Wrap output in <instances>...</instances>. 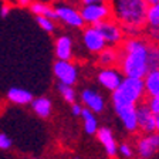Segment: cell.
<instances>
[{"mask_svg": "<svg viewBox=\"0 0 159 159\" xmlns=\"http://www.w3.org/2000/svg\"><path fill=\"white\" fill-rule=\"evenodd\" d=\"M83 108H84V107L81 105V104H78V102L71 104V112H73V115H75V116L81 115V111H83Z\"/></svg>", "mask_w": 159, "mask_h": 159, "instance_id": "cell-29", "label": "cell"}, {"mask_svg": "<svg viewBox=\"0 0 159 159\" xmlns=\"http://www.w3.org/2000/svg\"><path fill=\"white\" fill-rule=\"evenodd\" d=\"M148 71H159V43L148 46Z\"/></svg>", "mask_w": 159, "mask_h": 159, "instance_id": "cell-22", "label": "cell"}, {"mask_svg": "<svg viewBox=\"0 0 159 159\" xmlns=\"http://www.w3.org/2000/svg\"><path fill=\"white\" fill-rule=\"evenodd\" d=\"M57 88H58L61 97L64 98V101H67V102H70V104H74V102H75L77 93H75V89H74L73 87L63 85V84H57Z\"/></svg>", "mask_w": 159, "mask_h": 159, "instance_id": "cell-24", "label": "cell"}, {"mask_svg": "<svg viewBox=\"0 0 159 159\" xmlns=\"http://www.w3.org/2000/svg\"><path fill=\"white\" fill-rule=\"evenodd\" d=\"M10 10H11V4L9 3H3L2 7H0V16L2 17H7L10 13Z\"/></svg>", "mask_w": 159, "mask_h": 159, "instance_id": "cell-30", "label": "cell"}, {"mask_svg": "<svg viewBox=\"0 0 159 159\" xmlns=\"http://www.w3.org/2000/svg\"><path fill=\"white\" fill-rule=\"evenodd\" d=\"M145 29H159V10L155 4L149 6V9H148Z\"/></svg>", "mask_w": 159, "mask_h": 159, "instance_id": "cell-23", "label": "cell"}, {"mask_svg": "<svg viewBox=\"0 0 159 159\" xmlns=\"http://www.w3.org/2000/svg\"><path fill=\"white\" fill-rule=\"evenodd\" d=\"M74 159H81V158H78V156H75V158H74Z\"/></svg>", "mask_w": 159, "mask_h": 159, "instance_id": "cell-36", "label": "cell"}, {"mask_svg": "<svg viewBox=\"0 0 159 159\" xmlns=\"http://www.w3.org/2000/svg\"><path fill=\"white\" fill-rule=\"evenodd\" d=\"M97 63L101 68L116 67L119 63V47H105L101 53L97 54Z\"/></svg>", "mask_w": 159, "mask_h": 159, "instance_id": "cell-16", "label": "cell"}, {"mask_svg": "<svg viewBox=\"0 0 159 159\" xmlns=\"http://www.w3.org/2000/svg\"><path fill=\"white\" fill-rule=\"evenodd\" d=\"M81 102L93 114L102 112L104 108H105V101H104L102 95H99L98 93H95V91L89 88H85L81 91Z\"/></svg>", "mask_w": 159, "mask_h": 159, "instance_id": "cell-14", "label": "cell"}, {"mask_svg": "<svg viewBox=\"0 0 159 159\" xmlns=\"http://www.w3.org/2000/svg\"><path fill=\"white\" fill-rule=\"evenodd\" d=\"M54 11H56V20L61 21L66 26L73 29H84L85 26L80 10L71 4H57L54 7Z\"/></svg>", "mask_w": 159, "mask_h": 159, "instance_id": "cell-7", "label": "cell"}, {"mask_svg": "<svg viewBox=\"0 0 159 159\" xmlns=\"http://www.w3.org/2000/svg\"><path fill=\"white\" fill-rule=\"evenodd\" d=\"M97 80L98 83L104 87L105 89L114 93L118 89L124 80L122 73L119 71L118 67H109V68H101L97 74Z\"/></svg>", "mask_w": 159, "mask_h": 159, "instance_id": "cell-10", "label": "cell"}, {"mask_svg": "<svg viewBox=\"0 0 159 159\" xmlns=\"http://www.w3.org/2000/svg\"><path fill=\"white\" fill-rule=\"evenodd\" d=\"M145 2L149 4V6H153V4L158 3V0H145Z\"/></svg>", "mask_w": 159, "mask_h": 159, "instance_id": "cell-33", "label": "cell"}, {"mask_svg": "<svg viewBox=\"0 0 159 159\" xmlns=\"http://www.w3.org/2000/svg\"><path fill=\"white\" fill-rule=\"evenodd\" d=\"M111 19L122 27L125 37L143 36L149 4L145 0H108Z\"/></svg>", "mask_w": 159, "mask_h": 159, "instance_id": "cell-1", "label": "cell"}, {"mask_svg": "<svg viewBox=\"0 0 159 159\" xmlns=\"http://www.w3.org/2000/svg\"><path fill=\"white\" fill-rule=\"evenodd\" d=\"M29 9L36 17H47V19L56 20V11H54V7L50 6V4H47V3L39 2V0H33Z\"/></svg>", "mask_w": 159, "mask_h": 159, "instance_id": "cell-20", "label": "cell"}, {"mask_svg": "<svg viewBox=\"0 0 159 159\" xmlns=\"http://www.w3.org/2000/svg\"><path fill=\"white\" fill-rule=\"evenodd\" d=\"M31 2H33V0H16V3L19 4L20 7H30Z\"/></svg>", "mask_w": 159, "mask_h": 159, "instance_id": "cell-32", "label": "cell"}, {"mask_svg": "<svg viewBox=\"0 0 159 159\" xmlns=\"http://www.w3.org/2000/svg\"><path fill=\"white\" fill-rule=\"evenodd\" d=\"M142 80L146 97L159 98V71H148V74Z\"/></svg>", "mask_w": 159, "mask_h": 159, "instance_id": "cell-18", "label": "cell"}, {"mask_svg": "<svg viewBox=\"0 0 159 159\" xmlns=\"http://www.w3.org/2000/svg\"><path fill=\"white\" fill-rule=\"evenodd\" d=\"M159 149V134L143 135L136 141V151L142 159H149Z\"/></svg>", "mask_w": 159, "mask_h": 159, "instance_id": "cell-12", "label": "cell"}, {"mask_svg": "<svg viewBox=\"0 0 159 159\" xmlns=\"http://www.w3.org/2000/svg\"><path fill=\"white\" fill-rule=\"evenodd\" d=\"M83 43L89 53L98 54L107 47V43L98 29L94 26H87L83 29Z\"/></svg>", "mask_w": 159, "mask_h": 159, "instance_id": "cell-9", "label": "cell"}, {"mask_svg": "<svg viewBox=\"0 0 159 159\" xmlns=\"http://www.w3.org/2000/svg\"><path fill=\"white\" fill-rule=\"evenodd\" d=\"M7 99L10 102L17 104V105H27L33 101V94L29 89L20 88V87H11L7 91Z\"/></svg>", "mask_w": 159, "mask_h": 159, "instance_id": "cell-17", "label": "cell"}, {"mask_svg": "<svg viewBox=\"0 0 159 159\" xmlns=\"http://www.w3.org/2000/svg\"><path fill=\"white\" fill-rule=\"evenodd\" d=\"M155 6H156V7H158V10H159V0H158V3H156V4H155Z\"/></svg>", "mask_w": 159, "mask_h": 159, "instance_id": "cell-35", "label": "cell"}, {"mask_svg": "<svg viewBox=\"0 0 159 159\" xmlns=\"http://www.w3.org/2000/svg\"><path fill=\"white\" fill-rule=\"evenodd\" d=\"M54 53H56V58L60 60V61H73V54H74L73 39L70 36L57 37L56 44H54Z\"/></svg>", "mask_w": 159, "mask_h": 159, "instance_id": "cell-13", "label": "cell"}, {"mask_svg": "<svg viewBox=\"0 0 159 159\" xmlns=\"http://www.w3.org/2000/svg\"><path fill=\"white\" fill-rule=\"evenodd\" d=\"M31 108L36 112V115H39L40 118H47L51 114L53 102H51V99L48 97H39V98H33Z\"/></svg>", "mask_w": 159, "mask_h": 159, "instance_id": "cell-19", "label": "cell"}, {"mask_svg": "<svg viewBox=\"0 0 159 159\" xmlns=\"http://www.w3.org/2000/svg\"><path fill=\"white\" fill-rule=\"evenodd\" d=\"M53 73L58 84L73 87L78 78V70L73 61H60L56 60L53 64Z\"/></svg>", "mask_w": 159, "mask_h": 159, "instance_id": "cell-8", "label": "cell"}, {"mask_svg": "<svg viewBox=\"0 0 159 159\" xmlns=\"http://www.w3.org/2000/svg\"><path fill=\"white\" fill-rule=\"evenodd\" d=\"M148 46L143 36L125 37L119 46L118 68L124 77L143 78L148 74Z\"/></svg>", "mask_w": 159, "mask_h": 159, "instance_id": "cell-2", "label": "cell"}, {"mask_svg": "<svg viewBox=\"0 0 159 159\" xmlns=\"http://www.w3.org/2000/svg\"><path fill=\"white\" fill-rule=\"evenodd\" d=\"M118 152L121 153V155L124 156V158H132V148H131V145L126 142H122L121 145L118 146Z\"/></svg>", "mask_w": 159, "mask_h": 159, "instance_id": "cell-27", "label": "cell"}, {"mask_svg": "<svg viewBox=\"0 0 159 159\" xmlns=\"http://www.w3.org/2000/svg\"><path fill=\"white\" fill-rule=\"evenodd\" d=\"M95 135L98 136L99 142L102 143L107 155H108L109 158H115L116 153H118V145H116V141H115V138H114L112 131L109 128H107V126H102V128H98Z\"/></svg>", "mask_w": 159, "mask_h": 159, "instance_id": "cell-15", "label": "cell"}, {"mask_svg": "<svg viewBox=\"0 0 159 159\" xmlns=\"http://www.w3.org/2000/svg\"><path fill=\"white\" fill-rule=\"evenodd\" d=\"M11 146V139L6 135V134H0V149L2 151H6V149H10Z\"/></svg>", "mask_w": 159, "mask_h": 159, "instance_id": "cell-28", "label": "cell"}, {"mask_svg": "<svg viewBox=\"0 0 159 159\" xmlns=\"http://www.w3.org/2000/svg\"><path fill=\"white\" fill-rule=\"evenodd\" d=\"M80 116H81L84 121V131H85L88 135H95L97 131H98V121H97L95 114H93L87 108H83Z\"/></svg>", "mask_w": 159, "mask_h": 159, "instance_id": "cell-21", "label": "cell"}, {"mask_svg": "<svg viewBox=\"0 0 159 159\" xmlns=\"http://www.w3.org/2000/svg\"><path fill=\"white\" fill-rule=\"evenodd\" d=\"M81 17L84 20V24L87 26H98L102 21L111 19V10H109L108 3H98L91 4V6H81L80 9Z\"/></svg>", "mask_w": 159, "mask_h": 159, "instance_id": "cell-4", "label": "cell"}, {"mask_svg": "<svg viewBox=\"0 0 159 159\" xmlns=\"http://www.w3.org/2000/svg\"><path fill=\"white\" fill-rule=\"evenodd\" d=\"M156 132L159 134V116H156Z\"/></svg>", "mask_w": 159, "mask_h": 159, "instance_id": "cell-34", "label": "cell"}, {"mask_svg": "<svg viewBox=\"0 0 159 159\" xmlns=\"http://www.w3.org/2000/svg\"><path fill=\"white\" fill-rule=\"evenodd\" d=\"M101 36L104 37L107 43V47H119L125 40V34H124L122 27L119 26L114 19H108L102 21L101 24L95 26Z\"/></svg>", "mask_w": 159, "mask_h": 159, "instance_id": "cell-6", "label": "cell"}, {"mask_svg": "<svg viewBox=\"0 0 159 159\" xmlns=\"http://www.w3.org/2000/svg\"><path fill=\"white\" fill-rule=\"evenodd\" d=\"M145 104L149 108V111L155 116H159V98H153V97H146Z\"/></svg>", "mask_w": 159, "mask_h": 159, "instance_id": "cell-26", "label": "cell"}, {"mask_svg": "<svg viewBox=\"0 0 159 159\" xmlns=\"http://www.w3.org/2000/svg\"><path fill=\"white\" fill-rule=\"evenodd\" d=\"M111 101H112L114 111L118 115V118L122 121V125L125 126L126 131H129V132L138 131V121H136V112H135L136 105L128 104L125 101H121V99L116 98H111Z\"/></svg>", "mask_w": 159, "mask_h": 159, "instance_id": "cell-5", "label": "cell"}, {"mask_svg": "<svg viewBox=\"0 0 159 159\" xmlns=\"http://www.w3.org/2000/svg\"><path fill=\"white\" fill-rule=\"evenodd\" d=\"M111 98L121 99V101H125V102L132 104V105H138V104L143 102L146 98L143 80L124 77L118 89L111 93Z\"/></svg>", "mask_w": 159, "mask_h": 159, "instance_id": "cell-3", "label": "cell"}, {"mask_svg": "<svg viewBox=\"0 0 159 159\" xmlns=\"http://www.w3.org/2000/svg\"><path fill=\"white\" fill-rule=\"evenodd\" d=\"M135 112H136V121H138V129H141L146 135L156 132V116L149 111L145 101L136 105Z\"/></svg>", "mask_w": 159, "mask_h": 159, "instance_id": "cell-11", "label": "cell"}, {"mask_svg": "<svg viewBox=\"0 0 159 159\" xmlns=\"http://www.w3.org/2000/svg\"><path fill=\"white\" fill-rule=\"evenodd\" d=\"M31 159H37V158H31Z\"/></svg>", "mask_w": 159, "mask_h": 159, "instance_id": "cell-37", "label": "cell"}, {"mask_svg": "<svg viewBox=\"0 0 159 159\" xmlns=\"http://www.w3.org/2000/svg\"><path fill=\"white\" fill-rule=\"evenodd\" d=\"M81 6H91V4H98V3H105L107 0H80Z\"/></svg>", "mask_w": 159, "mask_h": 159, "instance_id": "cell-31", "label": "cell"}, {"mask_svg": "<svg viewBox=\"0 0 159 159\" xmlns=\"http://www.w3.org/2000/svg\"><path fill=\"white\" fill-rule=\"evenodd\" d=\"M36 21L47 33H53L54 30H56V20L47 19V17H36Z\"/></svg>", "mask_w": 159, "mask_h": 159, "instance_id": "cell-25", "label": "cell"}]
</instances>
